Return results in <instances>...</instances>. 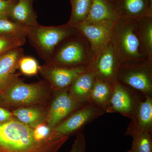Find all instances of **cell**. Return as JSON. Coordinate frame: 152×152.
Listing matches in <instances>:
<instances>
[{"label":"cell","mask_w":152,"mask_h":152,"mask_svg":"<svg viewBox=\"0 0 152 152\" xmlns=\"http://www.w3.org/2000/svg\"><path fill=\"white\" fill-rule=\"evenodd\" d=\"M6 1H10L12 2H16L17 1H18V0H6Z\"/></svg>","instance_id":"cell-32"},{"label":"cell","mask_w":152,"mask_h":152,"mask_svg":"<svg viewBox=\"0 0 152 152\" xmlns=\"http://www.w3.org/2000/svg\"><path fill=\"white\" fill-rule=\"evenodd\" d=\"M138 93L117 81L113 85L108 113H118L132 119L142 100Z\"/></svg>","instance_id":"cell-10"},{"label":"cell","mask_w":152,"mask_h":152,"mask_svg":"<svg viewBox=\"0 0 152 152\" xmlns=\"http://www.w3.org/2000/svg\"><path fill=\"white\" fill-rule=\"evenodd\" d=\"M21 47L15 48L0 55V88H2L18 68L19 61L23 56Z\"/></svg>","instance_id":"cell-17"},{"label":"cell","mask_w":152,"mask_h":152,"mask_svg":"<svg viewBox=\"0 0 152 152\" xmlns=\"http://www.w3.org/2000/svg\"><path fill=\"white\" fill-rule=\"evenodd\" d=\"M95 80L94 76L87 69L78 76L71 85L69 88L70 94L79 102L88 103Z\"/></svg>","instance_id":"cell-18"},{"label":"cell","mask_w":152,"mask_h":152,"mask_svg":"<svg viewBox=\"0 0 152 152\" xmlns=\"http://www.w3.org/2000/svg\"><path fill=\"white\" fill-rule=\"evenodd\" d=\"M26 38L0 34V55L10 50L20 48L26 43Z\"/></svg>","instance_id":"cell-25"},{"label":"cell","mask_w":152,"mask_h":152,"mask_svg":"<svg viewBox=\"0 0 152 152\" xmlns=\"http://www.w3.org/2000/svg\"><path fill=\"white\" fill-rule=\"evenodd\" d=\"M86 138L83 133H79L69 152H86Z\"/></svg>","instance_id":"cell-28"},{"label":"cell","mask_w":152,"mask_h":152,"mask_svg":"<svg viewBox=\"0 0 152 152\" xmlns=\"http://www.w3.org/2000/svg\"><path fill=\"white\" fill-rule=\"evenodd\" d=\"M119 18V13L115 1L91 0L89 12L85 21L96 23L114 24Z\"/></svg>","instance_id":"cell-13"},{"label":"cell","mask_w":152,"mask_h":152,"mask_svg":"<svg viewBox=\"0 0 152 152\" xmlns=\"http://www.w3.org/2000/svg\"><path fill=\"white\" fill-rule=\"evenodd\" d=\"M50 88L44 82L26 83L13 75L2 88L0 95L4 103L12 106H32L46 101Z\"/></svg>","instance_id":"cell-2"},{"label":"cell","mask_w":152,"mask_h":152,"mask_svg":"<svg viewBox=\"0 0 152 152\" xmlns=\"http://www.w3.org/2000/svg\"><path fill=\"white\" fill-rule=\"evenodd\" d=\"M135 24L142 45L148 56L152 59V16L137 20Z\"/></svg>","instance_id":"cell-21"},{"label":"cell","mask_w":152,"mask_h":152,"mask_svg":"<svg viewBox=\"0 0 152 152\" xmlns=\"http://www.w3.org/2000/svg\"><path fill=\"white\" fill-rule=\"evenodd\" d=\"M18 68L24 75L32 76L38 73L39 71L40 66L34 58L23 56L19 61Z\"/></svg>","instance_id":"cell-26"},{"label":"cell","mask_w":152,"mask_h":152,"mask_svg":"<svg viewBox=\"0 0 152 152\" xmlns=\"http://www.w3.org/2000/svg\"><path fill=\"white\" fill-rule=\"evenodd\" d=\"M120 18L136 21L152 16V0H115Z\"/></svg>","instance_id":"cell-14"},{"label":"cell","mask_w":152,"mask_h":152,"mask_svg":"<svg viewBox=\"0 0 152 152\" xmlns=\"http://www.w3.org/2000/svg\"><path fill=\"white\" fill-rule=\"evenodd\" d=\"M12 113L19 121L34 129L45 122L47 112L44 108L32 106L19 108L14 110Z\"/></svg>","instance_id":"cell-20"},{"label":"cell","mask_w":152,"mask_h":152,"mask_svg":"<svg viewBox=\"0 0 152 152\" xmlns=\"http://www.w3.org/2000/svg\"><path fill=\"white\" fill-rule=\"evenodd\" d=\"M34 0H18L14 2L9 13V19L28 27L39 25L37 15L33 8Z\"/></svg>","instance_id":"cell-16"},{"label":"cell","mask_w":152,"mask_h":152,"mask_svg":"<svg viewBox=\"0 0 152 152\" xmlns=\"http://www.w3.org/2000/svg\"><path fill=\"white\" fill-rule=\"evenodd\" d=\"M12 113L8 110L0 107V123L5 122L12 119Z\"/></svg>","instance_id":"cell-30"},{"label":"cell","mask_w":152,"mask_h":152,"mask_svg":"<svg viewBox=\"0 0 152 152\" xmlns=\"http://www.w3.org/2000/svg\"><path fill=\"white\" fill-rule=\"evenodd\" d=\"M121 61L110 40L94 53L87 69L95 78L113 85L118 81V76Z\"/></svg>","instance_id":"cell-7"},{"label":"cell","mask_w":152,"mask_h":152,"mask_svg":"<svg viewBox=\"0 0 152 152\" xmlns=\"http://www.w3.org/2000/svg\"><path fill=\"white\" fill-rule=\"evenodd\" d=\"M126 152H135V151H133L132 150V149H130V150H129V151H127Z\"/></svg>","instance_id":"cell-31"},{"label":"cell","mask_w":152,"mask_h":152,"mask_svg":"<svg viewBox=\"0 0 152 152\" xmlns=\"http://www.w3.org/2000/svg\"><path fill=\"white\" fill-rule=\"evenodd\" d=\"M15 2L0 0V19L9 18L11 7Z\"/></svg>","instance_id":"cell-29"},{"label":"cell","mask_w":152,"mask_h":152,"mask_svg":"<svg viewBox=\"0 0 152 152\" xmlns=\"http://www.w3.org/2000/svg\"><path fill=\"white\" fill-rule=\"evenodd\" d=\"M94 53L88 41L78 32L59 44L48 64L69 67H87Z\"/></svg>","instance_id":"cell-4"},{"label":"cell","mask_w":152,"mask_h":152,"mask_svg":"<svg viewBox=\"0 0 152 152\" xmlns=\"http://www.w3.org/2000/svg\"><path fill=\"white\" fill-rule=\"evenodd\" d=\"M127 136L132 138L131 149L135 152H152V132H135Z\"/></svg>","instance_id":"cell-23"},{"label":"cell","mask_w":152,"mask_h":152,"mask_svg":"<svg viewBox=\"0 0 152 152\" xmlns=\"http://www.w3.org/2000/svg\"><path fill=\"white\" fill-rule=\"evenodd\" d=\"M113 89V85L96 79L88 103L108 113Z\"/></svg>","instance_id":"cell-19"},{"label":"cell","mask_w":152,"mask_h":152,"mask_svg":"<svg viewBox=\"0 0 152 152\" xmlns=\"http://www.w3.org/2000/svg\"><path fill=\"white\" fill-rule=\"evenodd\" d=\"M110 41L122 63L152 60L142 45L135 21L120 18L113 26Z\"/></svg>","instance_id":"cell-1"},{"label":"cell","mask_w":152,"mask_h":152,"mask_svg":"<svg viewBox=\"0 0 152 152\" xmlns=\"http://www.w3.org/2000/svg\"><path fill=\"white\" fill-rule=\"evenodd\" d=\"M56 91V96L47 112L45 121L46 124L52 129L86 104L75 99L70 94L69 88Z\"/></svg>","instance_id":"cell-9"},{"label":"cell","mask_w":152,"mask_h":152,"mask_svg":"<svg viewBox=\"0 0 152 152\" xmlns=\"http://www.w3.org/2000/svg\"><path fill=\"white\" fill-rule=\"evenodd\" d=\"M103 110L87 103L74 112L52 129L50 140L69 137L105 113Z\"/></svg>","instance_id":"cell-8"},{"label":"cell","mask_w":152,"mask_h":152,"mask_svg":"<svg viewBox=\"0 0 152 152\" xmlns=\"http://www.w3.org/2000/svg\"><path fill=\"white\" fill-rule=\"evenodd\" d=\"M113 1H115V0H113Z\"/></svg>","instance_id":"cell-34"},{"label":"cell","mask_w":152,"mask_h":152,"mask_svg":"<svg viewBox=\"0 0 152 152\" xmlns=\"http://www.w3.org/2000/svg\"><path fill=\"white\" fill-rule=\"evenodd\" d=\"M52 131V129L46 124L42 123L33 129V137L38 143L52 141L50 140Z\"/></svg>","instance_id":"cell-27"},{"label":"cell","mask_w":152,"mask_h":152,"mask_svg":"<svg viewBox=\"0 0 152 152\" xmlns=\"http://www.w3.org/2000/svg\"><path fill=\"white\" fill-rule=\"evenodd\" d=\"M33 132L17 120L0 123V152H41L46 142H36Z\"/></svg>","instance_id":"cell-3"},{"label":"cell","mask_w":152,"mask_h":152,"mask_svg":"<svg viewBox=\"0 0 152 152\" xmlns=\"http://www.w3.org/2000/svg\"><path fill=\"white\" fill-rule=\"evenodd\" d=\"M117 80L144 97H152V60L122 63Z\"/></svg>","instance_id":"cell-6"},{"label":"cell","mask_w":152,"mask_h":152,"mask_svg":"<svg viewBox=\"0 0 152 152\" xmlns=\"http://www.w3.org/2000/svg\"><path fill=\"white\" fill-rule=\"evenodd\" d=\"M29 28L9 18L0 19V34L26 38Z\"/></svg>","instance_id":"cell-24"},{"label":"cell","mask_w":152,"mask_h":152,"mask_svg":"<svg viewBox=\"0 0 152 152\" xmlns=\"http://www.w3.org/2000/svg\"><path fill=\"white\" fill-rule=\"evenodd\" d=\"M72 6V12L68 24L73 26L79 23L85 21L86 19L91 0H70Z\"/></svg>","instance_id":"cell-22"},{"label":"cell","mask_w":152,"mask_h":152,"mask_svg":"<svg viewBox=\"0 0 152 152\" xmlns=\"http://www.w3.org/2000/svg\"><path fill=\"white\" fill-rule=\"evenodd\" d=\"M115 24L96 23L84 21L72 26L88 41L94 53L108 42Z\"/></svg>","instance_id":"cell-12"},{"label":"cell","mask_w":152,"mask_h":152,"mask_svg":"<svg viewBox=\"0 0 152 152\" xmlns=\"http://www.w3.org/2000/svg\"><path fill=\"white\" fill-rule=\"evenodd\" d=\"M78 32L75 28L67 23L56 26L39 25L29 28L26 37L41 58L48 62L59 44Z\"/></svg>","instance_id":"cell-5"},{"label":"cell","mask_w":152,"mask_h":152,"mask_svg":"<svg viewBox=\"0 0 152 152\" xmlns=\"http://www.w3.org/2000/svg\"><path fill=\"white\" fill-rule=\"evenodd\" d=\"M2 88H0V93H1V91Z\"/></svg>","instance_id":"cell-33"},{"label":"cell","mask_w":152,"mask_h":152,"mask_svg":"<svg viewBox=\"0 0 152 152\" xmlns=\"http://www.w3.org/2000/svg\"><path fill=\"white\" fill-rule=\"evenodd\" d=\"M134 132H152V97H144L139 104L134 116L125 132V135Z\"/></svg>","instance_id":"cell-15"},{"label":"cell","mask_w":152,"mask_h":152,"mask_svg":"<svg viewBox=\"0 0 152 152\" xmlns=\"http://www.w3.org/2000/svg\"><path fill=\"white\" fill-rule=\"evenodd\" d=\"M87 69V67H69L48 64L40 66L39 71L52 89L57 91L69 88L76 78Z\"/></svg>","instance_id":"cell-11"}]
</instances>
